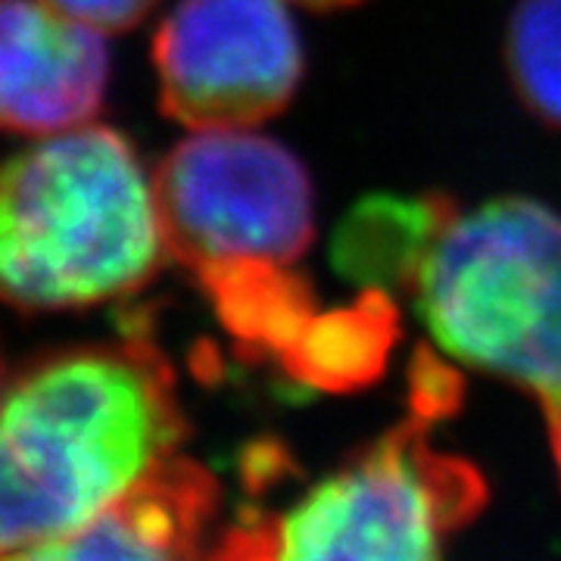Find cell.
Wrapping results in <instances>:
<instances>
[{
    "label": "cell",
    "instance_id": "cell-7",
    "mask_svg": "<svg viewBox=\"0 0 561 561\" xmlns=\"http://www.w3.org/2000/svg\"><path fill=\"white\" fill-rule=\"evenodd\" d=\"M110 54L101 32L41 0H0V128L60 135L101 113Z\"/></svg>",
    "mask_w": 561,
    "mask_h": 561
},
{
    "label": "cell",
    "instance_id": "cell-4",
    "mask_svg": "<svg viewBox=\"0 0 561 561\" xmlns=\"http://www.w3.org/2000/svg\"><path fill=\"white\" fill-rule=\"evenodd\" d=\"M486 502L471 461L431 443L415 415L353 453L280 512L247 508L206 561H443Z\"/></svg>",
    "mask_w": 561,
    "mask_h": 561
},
{
    "label": "cell",
    "instance_id": "cell-5",
    "mask_svg": "<svg viewBox=\"0 0 561 561\" xmlns=\"http://www.w3.org/2000/svg\"><path fill=\"white\" fill-rule=\"evenodd\" d=\"M153 181L165 250L194 278L238 262L294 265L316 238L302 162L250 128L194 131Z\"/></svg>",
    "mask_w": 561,
    "mask_h": 561
},
{
    "label": "cell",
    "instance_id": "cell-9",
    "mask_svg": "<svg viewBox=\"0 0 561 561\" xmlns=\"http://www.w3.org/2000/svg\"><path fill=\"white\" fill-rule=\"evenodd\" d=\"M456 213L443 197L368 201L343 221L334 256L346 278L383 287H412L431 247Z\"/></svg>",
    "mask_w": 561,
    "mask_h": 561
},
{
    "label": "cell",
    "instance_id": "cell-8",
    "mask_svg": "<svg viewBox=\"0 0 561 561\" xmlns=\"http://www.w3.org/2000/svg\"><path fill=\"white\" fill-rule=\"evenodd\" d=\"M216 505V478L175 456L91 522L10 549L0 561H206Z\"/></svg>",
    "mask_w": 561,
    "mask_h": 561
},
{
    "label": "cell",
    "instance_id": "cell-3",
    "mask_svg": "<svg viewBox=\"0 0 561 561\" xmlns=\"http://www.w3.org/2000/svg\"><path fill=\"white\" fill-rule=\"evenodd\" d=\"M443 353L561 405V216L500 197L453 216L412 284Z\"/></svg>",
    "mask_w": 561,
    "mask_h": 561
},
{
    "label": "cell",
    "instance_id": "cell-10",
    "mask_svg": "<svg viewBox=\"0 0 561 561\" xmlns=\"http://www.w3.org/2000/svg\"><path fill=\"white\" fill-rule=\"evenodd\" d=\"M393 337L397 309L383 290H371L353 309L346 306L331 316H316L284 359V368L297 381L321 390H356L381 375Z\"/></svg>",
    "mask_w": 561,
    "mask_h": 561
},
{
    "label": "cell",
    "instance_id": "cell-13",
    "mask_svg": "<svg viewBox=\"0 0 561 561\" xmlns=\"http://www.w3.org/2000/svg\"><path fill=\"white\" fill-rule=\"evenodd\" d=\"M546 419H549L552 459H556V468H559V478H561V405H559V409H552V412H546Z\"/></svg>",
    "mask_w": 561,
    "mask_h": 561
},
{
    "label": "cell",
    "instance_id": "cell-2",
    "mask_svg": "<svg viewBox=\"0 0 561 561\" xmlns=\"http://www.w3.org/2000/svg\"><path fill=\"white\" fill-rule=\"evenodd\" d=\"M169 256L157 181L106 125L44 135L0 165V300L25 312L138 294Z\"/></svg>",
    "mask_w": 561,
    "mask_h": 561
},
{
    "label": "cell",
    "instance_id": "cell-15",
    "mask_svg": "<svg viewBox=\"0 0 561 561\" xmlns=\"http://www.w3.org/2000/svg\"><path fill=\"white\" fill-rule=\"evenodd\" d=\"M13 381V375H10V365H7V356H3V346H0V400H3V393H7V387Z\"/></svg>",
    "mask_w": 561,
    "mask_h": 561
},
{
    "label": "cell",
    "instance_id": "cell-14",
    "mask_svg": "<svg viewBox=\"0 0 561 561\" xmlns=\"http://www.w3.org/2000/svg\"><path fill=\"white\" fill-rule=\"evenodd\" d=\"M300 7H309V10H341V7H353L359 0H294Z\"/></svg>",
    "mask_w": 561,
    "mask_h": 561
},
{
    "label": "cell",
    "instance_id": "cell-11",
    "mask_svg": "<svg viewBox=\"0 0 561 561\" xmlns=\"http://www.w3.org/2000/svg\"><path fill=\"white\" fill-rule=\"evenodd\" d=\"M505 69L518 101L561 128V0H522L505 28Z\"/></svg>",
    "mask_w": 561,
    "mask_h": 561
},
{
    "label": "cell",
    "instance_id": "cell-1",
    "mask_svg": "<svg viewBox=\"0 0 561 561\" xmlns=\"http://www.w3.org/2000/svg\"><path fill=\"white\" fill-rule=\"evenodd\" d=\"M184 434L175 371L144 334L32 362L0 400V552L91 522Z\"/></svg>",
    "mask_w": 561,
    "mask_h": 561
},
{
    "label": "cell",
    "instance_id": "cell-12",
    "mask_svg": "<svg viewBox=\"0 0 561 561\" xmlns=\"http://www.w3.org/2000/svg\"><path fill=\"white\" fill-rule=\"evenodd\" d=\"M50 10H57L69 20L81 22L101 35H116L135 28L153 7L157 0H41Z\"/></svg>",
    "mask_w": 561,
    "mask_h": 561
},
{
    "label": "cell",
    "instance_id": "cell-6",
    "mask_svg": "<svg viewBox=\"0 0 561 561\" xmlns=\"http://www.w3.org/2000/svg\"><path fill=\"white\" fill-rule=\"evenodd\" d=\"M153 69L169 119L253 128L294 101L302 44L284 0H181L153 38Z\"/></svg>",
    "mask_w": 561,
    "mask_h": 561
}]
</instances>
